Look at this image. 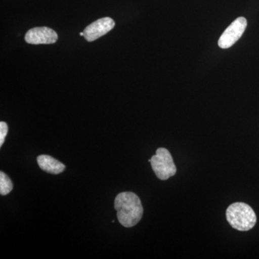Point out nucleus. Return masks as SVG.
Returning <instances> with one entry per match:
<instances>
[{"instance_id": "obj_9", "label": "nucleus", "mask_w": 259, "mask_h": 259, "mask_svg": "<svg viewBox=\"0 0 259 259\" xmlns=\"http://www.w3.org/2000/svg\"><path fill=\"white\" fill-rule=\"evenodd\" d=\"M8 133V125L5 122H0V146L4 144L5 138Z\"/></svg>"}, {"instance_id": "obj_4", "label": "nucleus", "mask_w": 259, "mask_h": 259, "mask_svg": "<svg viewBox=\"0 0 259 259\" xmlns=\"http://www.w3.org/2000/svg\"><path fill=\"white\" fill-rule=\"evenodd\" d=\"M246 28V19L243 17L237 18L226 28L220 37L218 46L221 49H229L241 38Z\"/></svg>"}, {"instance_id": "obj_1", "label": "nucleus", "mask_w": 259, "mask_h": 259, "mask_svg": "<svg viewBox=\"0 0 259 259\" xmlns=\"http://www.w3.org/2000/svg\"><path fill=\"white\" fill-rule=\"evenodd\" d=\"M119 223L125 228H132L142 219L144 207L141 199L134 192H121L114 202Z\"/></svg>"}, {"instance_id": "obj_10", "label": "nucleus", "mask_w": 259, "mask_h": 259, "mask_svg": "<svg viewBox=\"0 0 259 259\" xmlns=\"http://www.w3.org/2000/svg\"><path fill=\"white\" fill-rule=\"evenodd\" d=\"M80 35H81V36H83V32H80Z\"/></svg>"}, {"instance_id": "obj_2", "label": "nucleus", "mask_w": 259, "mask_h": 259, "mask_svg": "<svg viewBox=\"0 0 259 259\" xmlns=\"http://www.w3.org/2000/svg\"><path fill=\"white\" fill-rule=\"evenodd\" d=\"M226 219L232 228L239 231H250L257 221L253 209L243 202L231 204L226 210Z\"/></svg>"}, {"instance_id": "obj_7", "label": "nucleus", "mask_w": 259, "mask_h": 259, "mask_svg": "<svg viewBox=\"0 0 259 259\" xmlns=\"http://www.w3.org/2000/svg\"><path fill=\"white\" fill-rule=\"evenodd\" d=\"M37 162L42 171L52 175H59L64 171L66 168L64 163L49 155H40L37 156Z\"/></svg>"}, {"instance_id": "obj_8", "label": "nucleus", "mask_w": 259, "mask_h": 259, "mask_svg": "<svg viewBox=\"0 0 259 259\" xmlns=\"http://www.w3.org/2000/svg\"><path fill=\"white\" fill-rule=\"evenodd\" d=\"M13 185L10 177L3 171H0V194L7 195L13 190Z\"/></svg>"}, {"instance_id": "obj_3", "label": "nucleus", "mask_w": 259, "mask_h": 259, "mask_svg": "<svg viewBox=\"0 0 259 259\" xmlns=\"http://www.w3.org/2000/svg\"><path fill=\"white\" fill-rule=\"evenodd\" d=\"M155 175L161 180H167L177 174V167L171 153L165 148H158L156 155L148 161Z\"/></svg>"}, {"instance_id": "obj_5", "label": "nucleus", "mask_w": 259, "mask_h": 259, "mask_svg": "<svg viewBox=\"0 0 259 259\" xmlns=\"http://www.w3.org/2000/svg\"><path fill=\"white\" fill-rule=\"evenodd\" d=\"M115 25V21L112 18L99 19L84 29L83 37L89 42L95 41L112 30Z\"/></svg>"}, {"instance_id": "obj_6", "label": "nucleus", "mask_w": 259, "mask_h": 259, "mask_svg": "<svg viewBox=\"0 0 259 259\" xmlns=\"http://www.w3.org/2000/svg\"><path fill=\"white\" fill-rule=\"evenodd\" d=\"M25 41L28 44H55L58 40V35L55 30L48 27H38L29 30L25 36Z\"/></svg>"}]
</instances>
